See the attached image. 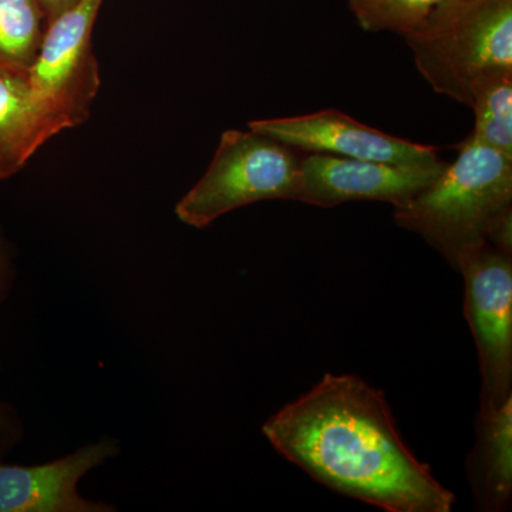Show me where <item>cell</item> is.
<instances>
[{
  "instance_id": "1",
  "label": "cell",
  "mask_w": 512,
  "mask_h": 512,
  "mask_svg": "<svg viewBox=\"0 0 512 512\" xmlns=\"http://www.w3.org/2000/svg\"><path fill=\"white\" fill-rule=\"evenodd\" d=\"M271 446L336 493L389 512H451L448 490L404 443L382 390L326 373L262 426Z\"/></svg>"
},
{
  "instance_id": "2",
  "label": "cell",
  "mask_w": 512,
  "mask_h": 512,
  "mask_svg": "<svg viewBox=\"0 0 512 512\" xmlns=\"http://www.w3.org/2000/svg\"><path fill=\"white\" fill-rule=\"evenodd\" d=\"M512 212V160L468 137L436 180L402 207L399 227L416 232L456 268L470 249L488 244L491 232Z\"/></svg>"
},
{
  "instance_id": "3",
  "label": "cell",
  "mask_w": 512,
  "mask_h": 512,
  "mask_svg": "<svg viewBox=\"0 0 512 512\" xmlns=\"http://www.w3.org/2000/svg\"><path fill=\"white\" fill-rule=\"evenodd\" d=\"M403 37L431 89L468 106L476 80L512 70V0H446Z\"/></svg>"
},
{
  "instance_id": "4",
  "label": "cell",
  "mask_w": 512,
  "mask_h": 512,
  "mask_svg": "<svg viewBox=\"0 0 512 512\" xmlns=\"http://www.w3.org/2000/svg\"><path fill=\"white\" fill-rule=\"evenodd\" d=\"M301 165L296 150L274 138L251 128L227 130L208 170L175 205V215L184 224L202 229L255 202L296 201Z\"/></svg>"
},
{
  "instance_id": "5",
  "label": "cell",
  "mask_w": 512,
  "mask_h": 512,
  "mask_svg": "<svg viewBox=\"0 0 512 512\" xmlns=\"http://www.w3.org/2000/svg\"><path fill=\"white\" fill-rule=\"evenodd\" d=\"M103 0L79 3L47 23L45 36L28 79L47 133L86 123L100 89L99 64L92 33Z\"/></svg>"
},
{
  "instance_id": "6",
  "label": "cell",
  "mask_w": 512,
  "mask_h": 512,
  "mask_svg": "<svg viewBox=\"0 0 512 512\" xmlns=\"http://www.w3.org/2000/svg\"><path fill=\"white\" fill-rule=\"evenodd\" d=\"M464 278V312L478 352L480 409L512 396V255L490 244L464 252L456 268Z\"/></svg>"
},
{
  "instance_id": "7",
  "label": "cell",
  "mask_w": 512,
  "mask_h": 512,
  "mask_svg": "<svg viewBox=\"0 0 512 512\" xmlns=\"http://www.w3.org/2000/svg\"><path fill=\"white\" fill-rule=\"evenodd\" d=\"M446 167L434 164H389L308 153L302 158L296 201L319 208L352 201H379L402 207L429 187Z\"/></svg>"
},
{
  "instance_id": "8",
  "label": "cell",
  "mask_w": 512,
  "mask_h": 512,
  "mask_svg": "<svg viewBox=\"0 0 512 512\" xmlns=\"http://www.w3.org/2000/svg\"><path fill=\"white\" fill-rule=\"evenodd\" d=\"M249 128L305 153L329 154L389 164L439 163V148L390 136L329 109L305 116L255 120Z\"/></svg>"
},
{
  "instance_id": "9",
  "label": "cell",
  "mask_w": 512,
  "mask_h": 512,
  "mask_svg": "<svg viewBox=\"0 0 512 512\" xmlns=\"http://www.w3.org/2000/svg\"><path fill=\"white\" fill-rule=\"evenodd\" d=\"M116 453L114 441L101 440L43 466H0V512L114 511L83 498L77 483Z\"/></svg>"
},
{
  "instance_id": "10",
  "label": "cell",
  "mask_w": 512,
  "mask_h": 512,
  "mask_svg": "<svg viewBox=\"0 0 512 512\" xmlns=\"http://www.w3.org/2000/svg\"><path fill=\"white\" fill-rule=\"evenodd\" d=\"M49 140L28 70L0 64V180L18 174Z\"/></svg>"
},
{
  "instance_id": "11",
  "label": "cell",
  "mask_w": 512,
  "mask_h": 512,
  "mask_svg": "<svg viewBox=\"0 0 512 512\" xmlns=\"http://www.w3.org/2000/svg\"><path fill=\"white\" fill-rule=\"evenodd\" d=\"M471 485L484 511H504L512 498V396L480 409L477 444L468 461Z\"/></svg>"
},
{
  "instance_id": "12",
  "label": "cell",
  "mask_w": 512,
  "mask_h": 512,
  "mask_svg": "<svg viewBox=\"0 0 512 512\" xmlns=\"http://www.w3.org/2000/svg\"><path fill=\"white\" fill-rule=\"evenodd\" d=\"M476 117L470 138L512 160V70L484 74L470 89Z\"/></svg>"
},
{
  "instance_id": "13",
  "label": "cell",
  "mask_w": 512,
  "mask_h": 512,
  "mask_svg": "<svg viewBox=\"0 0 512 512\" xmlns=\"http://www.w3.org/2000/svg\"><path fill=\"white\" fill-rule=\"evenodd\" d=\"M45 19L36 0H0V64L28 70L42 45Z\"/></svg>"
},
{
  "instance_id": "14",
  "label": "cell",
  "mask_w": 512,
  "mask_h": 512,
  "mask_svg": "<svg viewBox=\"0 0 512 512\" xmlns=\"http://www.w3.org/2000/svg\"><path fill=\"white\" fill-rule=\"evenodd\" d=\"M444 2L446 0H348L360 28L400 36L419 29Z\"/></svg>"
},
{
  "instance_id": "15",
  "label": "cell",
  "mask_w": 512,
  "mask_h": 512,
  "mask_svg": "<svg viewBox=\"0 0 512 512\" xmlns=\"http://www.w3.org/2000/svg\"><path fill=\"white\" fill-rule=\"evenodd\" d=\"M36 2L39 3L40 8L45 13L47 22H50L66 10L73 8L80 0H36Z\"/></svg>"
},
{
  "instance_id": "16",
  "label": "cell",
  "mask_w": 512,
  "mask_h": 512,
  "mask_svg": "<svg viewBox=\"0 0 512 512\" xmlns=\"http://www.w3.org/2000/svg\"><path fill=\"white\" fill-rule=\"evenodd\" d=\"M9 259L6 255L3 245L0 244V301L3 298V292L6 291V282H8Z\"/></svg>"
},
{
  "instance_id": "17",
  "label": "cell",
  "mask_w": 512,
  "mask_h": 512,
  "mask_svg": "<svg viewBox=\"0 0 512 512\" xmlns=\"http://www.w3.org/2000/svg\"><path fill=\"white\" fill-rule=\"evenodd\" d=\"M6 433V417L3 413L2 406H0V440L3 439V434Z\"/></svg>"
}]
</instances>
